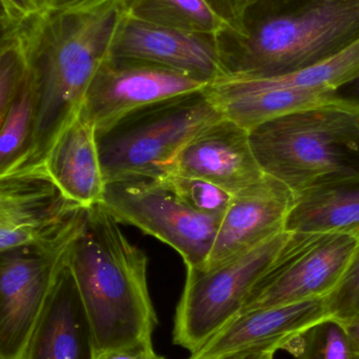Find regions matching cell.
<instances>
[{"label": "cell", "mask_w": 359, "mask_h": 359, "mask_svg": "<svg viewBox=\"0 0 359 359\" xmlns=\"http://www.w3.org/2000/svg\"><path fill=\"white\" fill-rule=\"evenodd\" d=\"M341 96L347 97V98L355 99L359 100V75L351 83L346 86L345 88H341L339 92Z\"/></svg>", "instance_id": "33"}, {"label": "cell", "mask_w": 359, "mask_h": 359, "mask_svg": "<svg viewBox=\"0 0 359 359\" xmlns=\"http://www.w3.org/2000/svg\"><path fill=\"white\" fill-rule=\"evenodd\" d=\"M223 117L208 88L128 114L96 132L105 182L162 178L184 145Z\"/></svg>", "instance_id": "5"}, {"label": "cell", "mask_w": 359, "mask_h": 359, "mask_svg": "<svg viewBox=\"0 0 359 359\" xmlns=\"http://www.w3.org/2000/svg\"><path fill=\"white\" fill-rule=\"evenodd\" d=\"M111 56L153 63L208 84L226 77L217 36L143 22L128 16V13L114 42Z\"/></svg>", "instance_id": "12"}, {"label": "cell", "mask_w": 359, "mask_h": 359, "mask_svg": "<svg viewBox=\"0 0 359 359\" xmlns=\"http://www.w3.org/2000/svg\"><path fill=\"white\" fill-rule=\"evenodd\" d=\"M287 352L295 359H358L343 325L332 318L310 327L291 344Z\"/></svg>", "instance_id": "23"}, {"label": "cell", "mask_w": 359, "mask_h": 359, "mask_svg": "<svg viewBox=\"0 0 359 359\" xmlns=\"http://www.w3.org/2000/svg\"><path fill=\"white\" fill-rule=\"evenodd\" d=\"M209 86L153 63L109 56L93 76L79 116L100 132L137 109Z\"/></svg>", "instance_id": "10"}, {"label": "cell", "mask_w": 359, "mask_h": 359, "mask_svg": "<svg viewBox=\"0 0 359 359\" xmlns=\"http://www.w3.org/2000/svg\"><path fill=\"white\" fill-rule=\"evenodd\" d=\"M44 168L60 194L83 208L101 204L107 182L103 177L96 130L79 115L57 138Z\"/></svg>", "instance_id": "15"}, {"label": "cell", "mask_w": 359, "mask_h": 359, "mask_svg": "<svg viewBox=\"0 0 359 359\" xmlns=\"http://www.w3.org/2000/svg\"><path fill=\"white\" fill-rule=\"evenodd\" d=\"M355 246L348 234L290 232L241 312L324 299L341 282Z\"/></svg>", "instance_id": "9"}, {"label": "cell", "mask_w": 359, "mask_h": 359, "mask_svg": "<svg viewBox=\"0 0 359 359\" xmlns=\"http://www.w3.org/2000/svg\"><path fill=\"white\" fill-rule=\"evenodd\" d=\"M276 352L278 351L272 348H259L221 359H273Z\"/></svg>", "instance_id": "32"}, {"label": "cell", "mask_w": 359, "mask_h": 359, "mask_svg": "<svg viewBox=\"0 0 359 359\" xmlns=\"http://www.w3.org/2000/svg\"><path fill=\"white\" fill-rule=\"evenodd\" d=\"M0 17H4V18H8L6 16V11H4V6H2L1 1H0Z\"/></svg>", "instance_id": "36"}, {"label": "cell", "mask_w": 359, "mask_h": 359, "mask_svg": "<svg viewBox=\"0 0 359 359\" xmlns=\"http://www.w3.org/2000/svg\"><path fill=\"white\" fill-rule=\"evenodd\" d=\"M6 16L15 25H22L58 6V0H0Z\"/></svg>", "instance_id": "28"}, {"label": "cell", "mask_w": 359, "mask_h": 359, "mask_svg": "<svg viewBox=\"0 0 359 359\" xmlns=\"http://www.w3.org/2000/svg\"><path fill=\"white\" fill-rule=\"evenodd\" d=\"M126 6L132 18L188 33L217 36L229 27L207 0H126Z\"/></svg>", "instance_id": "21"}, {"label": "cell", "mask_w": 359, "mask_h": 359, "mask_svg": "<svg viewBox=\"0 0 359 359\" xmlns=\"http://www.w3.org/2000/svg\"><path fill=\"white\" fill-rule=\"evenodd\" d=\"M266 176L295 194L359 182V100L289 114L249 130Z\"/></svg>", "instance_id": "4"}, {"label": "cell", "mask_w": 359, "mask_h": 359, "mask_svg": "<svg viewBox=\"0 0 359 359\" xmlns=\"http://www.w3.org/2000/svg\"><path fill=\"white\" fill-rule=\"evenodd\" d=\"M79 1H83V0H58V6H63V4H74V2Z\"/></svg>", "instance_id": "35"}, {"label": "cell", "mask_w": 359, "mask_h": 359, "mask_svg": "<svg viewBox=\"0 0 359 359\" xmlns=\"http://www.w3.org/2000/svg\"><path fill=\"white\" fill-rule=\"evenodd\" d=\"M88 328L69 266L62 270L21 359H88Z\"/></svg>", "instance_id": "16"}, {"label": "cell", "mask_w": 359, "mask_h": 359, "mask_svg": "<svg viewBox=\"0 0 359 359\" xmlns=\"http://www.w3.org/2000/svg\"><path fill=\"white\" fill-rule=\"evenodd\" d=\"M86 208L50 238L0 251V359H21L86 221Z\"/></svg>", "instance_id": "6"}, {"label": "cell", "mask_w": 359, "mask_h": 359, "mask_svg": "<svg viewBox=\"0 0 359 359\" xmlns=\"http://www.w3.org/2000/svg\"><path fill=\"white\" fill-rule=\"evenodd\" d=\"M88 328L90 356L153 343L158 318L147 283V255L99 205L69 255Z\"/></svg>", "instance_id": "2"}, {"label": "cell", "mask_w": 359, "mask_h": 359, "mask_svg": "<svg viewBox=\"0 0 359 359\" xmlns=\"http://www.w3.org/2000/svg\"><path fill=\"white\" fill-rule=\"evenodd\" d=\"M331 318L324 299L241 312L188 359H221L259 348L287 351L310 327Z\"/></svg>", "instance_id": "14"}, {"label": "cell", "mask_w": 359, "mask_h": 359, "mask_svg": "<svg viewBox=\"0 0 359 359\" xmlns=\"http://www.w3.org/2000/svg\"><path fill=\"white\" fill-rule=\"evenodd\" d=\"M286 231L359 234V182L322 186L295 194Z\"/></svg>", "instance_id": "18"}, {"label": "cell", "mask_w": 359, "mask_h": 359, "mask_svg": "<svg viewBox=\"0 0 359 359\" xmlns=\"http://www.w3.org/2000/svg\"><path fill=\"white\" fill-rule=\"evenodd\" d=\"M213 10L227 23L229 29L238 31L249 8L257 0H207Z\"/></svg>", "instance_id": "29"}, {"label": "cell", "mask_w": 359, "mask_h": 359, "mask_svg": "<svg viewBox=\"0 0 359 359\" xmlns=\"http://www.w3.org/2000/svg\"><path fill=\"white\" fill-rule=\"evenodd\" d=\"M35 92L27 69L19 88L0 122V179L23 170L33 145Z\"/></svg>", "instance_id": "22"}, {"label": "cell", "mask_w": 359, "mask_h": 359, "mask_svg": "<svg viewBox=\"0 0 359 359\" xmlns=\"http://www.w3.org/2000/svg\"><path fill=\"white\" fill-rule=\"evenodd\" d=\"M88 359H164L154 349L153 343L128 348V349L114 350L90 356Z\"/></svg>", "instance_id": "30"}, {"label": "cell", "mask_w": 359, "mask_h": 359, "mask_svg": "<svg viewBox=\"0 0 359 359\" xmlns=\"http://www.w3.org/2000/svg\"><path fill=\"white\" fill-rule=\"evenodd\" d=\"M23 25L0 40V122L27 75Z\"/></svg>", "instance_id": "25"}, {"label": "cell", "mask_w": 359, "mask_h": 359, "mask_svg": "<svg viewBox=\"0 0 359 359\" xmlns=\"http://www.w3.org/2000/svg\"><path fill=\"white\" fill-rule=\"evenodd\" d=\"M126 16V0L58 6L23 25L35 92V126L23 170L44 168L57 138L79 115L86 90Z\"/></svg>", "instance_id": "1"}, {"label": "cell", "mask_w": 359, "mask_h": 359, "mask_svg": "<svg viewBox=\"0 0 359 359\" xmlns=\"http://www.w3.org/2000/svg\"><path fill=\"white\" fill-rule=\"evenodd\" d=\"M168 174L206 180L233 196L266 177L253 154L249 130L225 116L184 145Z\"/></svg>", "instance_id": "13"}, {"label": "cell", "mask_w": 359, "mask_h": 359, "mask_svg": "<svg viewBox=\"0 0 359 359\" xmlns=\"http://www.w3.org/2000/svg\"><path fill=\"white\" fill-rule=\"evenodd\" d=\"M329 316L343 322L359 314V234L349 266L334 290L325 297Z\"/></svg>", "instance_id": "27"}, {"label": "cell", "mask_w": 359, "mask_h": 359, "mask_svg": "<svg viewBox=\"0 0 359 359\" xmlns=\"http://www.w3.org/2000/svg\"><path fill=\"white\" fill-rule=\"evenodd\" d=\"M60 196L46 168L19 170L0 179V210L46 202Z\"/></svg>", "instance_id": "26"}, {"label": "cell", "mask_w": 359, "mask_h": 359, "mask_svg": "<svg viewBox=\"0 0 359 359\" xmlns=\"http://www.w3.org/2000/svg\"><path fill=\"white\" fill-rule=\"evenodd\" d=\"M186 205L203 215L223 217L233 194L206 180L168 174L158 179Z\"/></svg>", "instance_id": "24"}, {"label": "cell", "mask_w": 359, "mask_h": 359, "mask_svg": "<svg viewBox=\"0 0 359 359\" xmlns=\"http://www.w3.org/2000/svg\"><path fill=\"white\" fill-rule=\"evenodd\" d=\"M83 207L60 196L0 210V251L27 246L60 231Z\"/></svg>", "instance_id": "20"}, {"label": "cell", "mask_w": 359, "mask_h": 359, "mask_svg": "<svg viewBox=\"0 0 359 359\" xmlns=\"http://www.w3.org/2000/svg\"><path fill=\"white\" fill-rule=\"evenodd\" d=\"M100 206L118 224L165 243L196 269L204 267L223 217L194 210L158 179L107 183Z\"/></svg>", "instance_id": "8"}, {"label": "cell", "mask_w": 359, "mask_h": 359, "mask_svg": "<svg viewBox=\"0 0 359 359\" xmlns=\"http://www.w3.org/2000/svg\"><path fill=\"white\" fill-rule=\"evenodd\" d=\"M19 27L20 25H15L10 19L0 17V40L8 36V34L12 33L13 31H15Z\"/></svg>", "instance_id": "34"}, {"label": "cell", "mask_w": 359, "mask_h": 359, "mask_svg": "<svg viewBox=\"0 0 359 359\" xmlns=\"http://www.w3.org/2000/svg\"><path fill=\"white\" fill-rule=\"evenodd\" d=\"M341 323L345 329L350 346L359 359V314Z\"/></svg>", "instance_id": "31"}, {"label": "cell", "mask_w": 359, "mask_h": 359, "mask_svg": "<svg viewBox=\"0 0 359 359\" xmlns=\"http://www.w3.org/2000/svg\"><path fill=\"white\" fill-rule=\"evenodd\" d=\"M289 234L282 232L213 269L186 268L185 284L175 316L174 343L194 353L241 313L247 297L268 271Z\"/></svg>", "instance_id": "7"}, {"label": "cell", "mask_w": 359, "mask_h": 359, "mask_svg": "<svg viewBox=\"0 0 359 359\" xmlns=\"http://www.w3.org/2000/svg\"><path fill=\"white\" fill-rule=\"evenodd\" d=\"M294 200L288 186L268 176L234 194L201 270L213 269L286 231Z\"/></svg>", "instance_id": "11"}, {"label": "cell", "mask_w": 359, "mask_h": 359, "mask_svg": "<svg viewBox=\"0 0 359 359\" xmlns=\"http://www.w3.org/2000/svg\"><path fill=\"white\" fill-rule=\"evenodd\" d=\"M359 75V41L324 62L269 77H225L208 86L212 98L226 99L268 90L339 92Z\"/></svg>", "instance_id": "17"}, {"label": "cell", "mask_w": 359, "mask_h": 359, "mask_svg": "<svg viewBox=\"0 0 359 359\" xmlns=\"http://www.w3.org/2000/svg\"><path fill=\"white\" fill-rule=\"evenodd\" d=\"M351 100L339 92L318 90H268L232 98L215 99L226 118L248 130L289 114L346 104Z\"/></svg>", "instance_id": "19"}, {"label": "cell", "mask_w": 359, "mask_h": 359, "mask_svg": "<svg viewBox=\"0 0 359 359\" xmlns=\"http://www.w3.org/2000/svg\"><path fill=\"white\" fill-rule=\"evenodd\" d=\"M358 41L359 0H257L241 29L217 36L226 77L236 78L307 69Z\"/></svg>", "instance_id": "3"}]
</instances>
